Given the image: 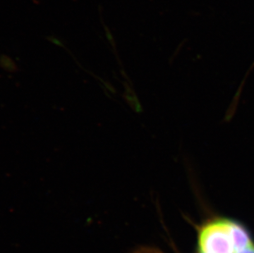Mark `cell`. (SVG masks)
<instances>
[{
  "label": "cell",
  "instance_id": "cell-1",
  "mask_svg": "<svg viewBox=\"0 0 254 253\" xmlns=\"http://www.w3.org/2000/svg\"><path fill=\"white\" fill-rule=\"evenodd\" d=\"M253 243L243 225L226 218H217L201 227L198 253H240Z\"/></svg>",
  "mask_w": 254,
  "mask_h": 253
}]
</instances>
